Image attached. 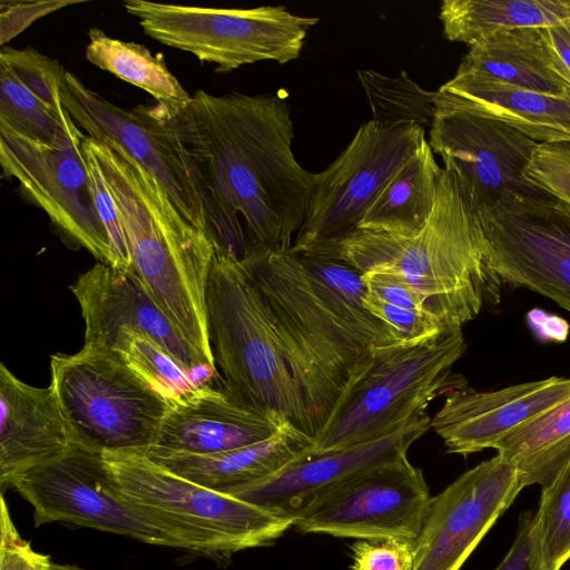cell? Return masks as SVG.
<instances>
[{"label":"cell","mask_w":570,"mask_h":570,"mask_svg":"<svg viewBox=\"0 0 570 570\" xmlns=\"http://www.w3.org/2000/svg\"><path fill=\"white\" fill-rule=\"evenodd\" d=\"M151 109L198 193L214 247L242 261L250 244L293 246L315 174L294 157L284 97L198 90L181 108Z\"/></svg>","instance_id":"obj_1"},{"label":"cell","mask_w":570,"mask_h":570,"mask_svg":"<svg viewBox=\"0 0 570 570\" xmlns=\"http://www.w3.org/2000/svg\"><path fill=\"white\" fill-rule=\"evenodd\" d=\"M292 247L250 244L240 263L267 302L314 438L373 351L406 343L393 327L337 296Z\"/></svg>","instance_id":"obj_2"},{"label":"cell","mask_w":570,"mask_h":570,"mask_svg":"<svg viewBox=\"0 0 570 570\" xmlns=\"http://www.w3.org/2000/svg\"><path fill=\"white\" fill-rule=\"evenodd\" d=\"M83 146L95 157L118 208L134 272L181 335L216 367L206 311L213 242L120 146L88 136Z\"/></svg>","instance_id":"obj_3"},{"label":"cell","mask_w":570,"mask_h":570,"mask_svg":"<svg viewBox=\"0 0 570 570\" xmlns=\"http://www.w3.org/2000/svg\"><path fill=\"white\" fill-rule=\"evenodd\" d=\"M322 257L365 274H393L411 285L448 331L462 330L498 282L485 266L473 209L454 173L442 169L434 208L416 234L401 236L356 229Z\"/></svg>","instance_id":"obj_4"},{"label":"cell","mask_w":570,"mask_h":570,"mask_svg":"<svg viewBox=\"0 0 570 570\" xmlns=\"http://www.w3.org/2000/svg\"><path fill=\"white\" fill-rule=\"evenodd\" d=\"M206 311L223 390L240 405L281 416L311 435L304 399L265 297L240 261L216 247Z\"/></svg>","instance_id":"obj_5"},{"label":"cell","mask_w":570,"mask_h":570,"mask_svg":"<svg viewBox=\"0 0 570 570\" xmlns=\"http://www.w3.org/2000/svg\"><path fill=\"white\" fill-rule=\"evenodd\" d=\"M465 350L462 330L416 344L376 347L348 380L311 451L380 439L425 414L435 397L463 386L452 367Z\"/></svg>","instance_id":"obj_6"},{"label":"cell","mask_w":570,"mask_h":570,"mask_svg":"<svg viewBox=\"0 0 570 570\" xmlns=\"http://www.w3.org/2000/svg\"><path fill=\"white\" fill-rule=\"evenodd\" d=\"M102 454L124 499L169 534L179 549L223 559L271 544L295 523L180 478L146 454Z\"/></svg>","instance_id":"obj_7"},{"label":"cell","mask_w":570,"mask_h":570,"mask_svg":"<svg viewBox=\"0 0 570 570\" xmlns=\"http://www.w3.org/2000/svg\"><path fill=\"white\" fill-rule=\"evenodd\" d=\"M50 372L72 443L100 453L148 451L169 404L114 351L58 353Z\"/></svg>","instance_id":"obj_8"},{"label":"cell","mask_w":570,"mask_h":570,"mask_svg":"<svg viewBox=\"0 0 570 570\" xmlns=\"http://www.w3.org/2000/svg\"><path fill=\"white\" fill-rule=\"evenodd\" d=\"M124 7L148 37L215 63L217 72L264 60H295L307 31L318 22L284 6L224 9L129 0Z\"/></svg>","instance_id":"obj_9"},{"label":"cell","mask_w":570,"mask_h":570,"mask_svg":"<svg viewBox=\"0 0 570 570\" xmlns=\"http://www.w3.org/2000/svg\"><path fill=\"white\" fill-rule=\"evenodd\" d=\"M425 139L423 127L363 124L338 157L315 174L307 215L292 249L324 256L355 232L382 189Z\"/></svg>","instance_id":"obj_10"},{"label":"cell","mask_w":570,"mask_h":570,"mask_svg":"<svg viewBox=\"0 0 570 570\" xmlns=\"http://www.w3.org/2000/svg\"><path fill=\"white\" fill-rule=\"evenodd\" d=\"M473 213L493 278L570 312V205L556 197L509 196Z\"/></svg>","instance_id":"obj_11"},{"label":"cell","mask_w":570,"mask_h":570,"mask_svg":"<svg viewBox=\"0 0 570 570\" xmlns=\"http://www.w3.org/2000/svg\"><path fill=\"white\" fill-rule=\"evenodd\" d=\"M85 138L70 115L52 145L0 124V163L3 175L16 178L68 238L99 262L112 265L109 237L96 208L82 150Z\"/></svg>","instance_id":"obj_12"},{"label":"cell","mask_w":570,"mask_h":570,"mask_svg":"<svg viewBox=\"0 0 570 570\" xmlns=\"http://www.w3.org/2000/svg\"><path fill=\"white\" fill-rule=\"evenodd\" d=\"M11 488L33 507L36 527L63 521L149 544L179 548L124 499L104 454L77 443L16 476Z\"/></svg>","instance_id":"obj_13"},{"label":"cell","mask_w":570,"mask_h":570,"mask_svg":"<svg viewBox=\"0 0 570 570\" xmlns=\"http://www.w3.org/2000/svg\"><path fill=\"white\" fill-rule=\"evenodd\" d=\"M421 469L407 453L371 466L307 505L297 530L341 538L415 539L431 501Z\"/></svg>","instance_id":"obj_14"},{"label":"cell","mask_w":570,"mask_h":570,"mask_svg":"<svg viewBox=\"0 0 570 570\" xmlns=\"http://www.w3.org/2000/svg\"><path fill=\"white\" fill-rule=\"evenodd\" d=\"M428 141L456 176L473 212L509 196L552 197L527 176L539 144L504 122L436 109Z\"/></svg>","instance_id":"obj_15"},{"label":"cell","mask_w":570,"mask_h":570,"mask_svg":"<svg viewBox=\"0 0 570 570\" xmlns=\"http://www.w3.org/2000/svg\"><path fill=\"white\" fill-rule=\"evenodd\" d=\"M523 488L499 454L461 474L431 498L415 538L414 570H460Z\"/></svg>","instance_id":"obj_16"},{"label":"cell","mask_w":570,"mask_h":570,"mask_svg":"<svg viewBox=\"0 0 570 570\" xmlns=\"http://www.w3.org/2000/svg\"><path fill=\"white\" fill-rule=\"evenodd\" d=\"M61 100L88 137L120 146L161 184L184 216L208 236L198 193L151 107L122 109L87 88L69 71L61 88Z\"/></svg>","instance_id":"obj_17"},{"label":"cell","mask_w":570,"mask_h":570,"mask_svg":"<svg viewBox=\"0 0 570 570\" xmlns=\"http://www.w3.org/2000/svg\"><path fill=\"white\" fill-rule=\"evenodd\" d=\"M70 289L85 321V345L111 350L119 331L129 328L155 341L190 370L214 367L175 327L134 269L99 262Z\"/></svg>","instance_id":"obj_18"},{"label":"cell","mask_w":570,"mask_h":570,"mask_svg":"<svg viewBox=\"0 0 570 570\" xmlns=\"http://www.w3.org/2000/svg\"><path fill=\"white\" fill-rule=\"evenodd\" d=\"M430 428L431 417L423 414L380 439L324 452L309 449L278 473L232 497L295 520L313 501L353 475L407 453Z\"/></svg>","instance_id":"obj_19"},{"label":"cell","mask_w":570,"mask_h":570,"mask_svg":"<svg viewBox=\"0 0 570 570\" xmlns=\"http://www.w3.org/2000/svg\"><path fill=\"white\" fill-rule=\"evenodd\" d=\"M570 396V379L552 376L478 392L465 385L446 394L431 428L449 453L466 456L494 445L510 431Z\"/></svg>","instance_id":"obj_20"},{"label":"cell","mask_w":570,"mask_h":570,"mask_svg":"<svg viewBox=\"0 0 570 570\" xmlns=\"http://www.w3.org/2000/svg\"><path fill=\"white\" fill-rule=\"evenodd\" d=\"M285 419L247 409L223 389L204 386L169 404L147 456L210 454L275 434Z\"/></svg>","instance_id":"obj_21"},{"label":"cell","mask_w":570,"mask_h":570,"mask_svg":"<svg viewBox=\"0 0 570 570\" xmlns=\"http://www.w3.org/2000/svg\"><path fill=\"white\" fill-rule=\"evenodd\" d=\"M0 484L59 455L72 443L52 385L31 386L0 365Z\"/></svg>","instance_id":"obj_22"},{"label":"cell","mask_w":570,"mask_h":570,"mask_svg":"<svg viewBox=\"0 0 570 570\" xmlns=\"http://www.w3.org/2000/svg\"><path fill=\"white\" fill-rule=\"evenodd\" d=\"M435 106L499 120L538 144H570V92L552 96L455 73L436 91Z\"/></svg>","instance_id":"obj_23"},{"label":"cell","mask_w":570,"mask_h":570,"mask_svg":"<svg viewBox=\"0 0 570 570\" xmlns=\"http://www.w3.org/2000/svg\"><path fill=\"white\" fill-rule=\"evenodd\" d=\"M312 446L313 436L285 422L272 436L242 448L210 454L148 458L180 478L232 495L278 473Z\"/></svg>","instance_id":"obj_24"},{"label":"cell","mask_w":570,"mask_h":570,"mask_svg":"<svg viewBox=\"0 0 570 570\" xmlns=\"http://www.w3.org/2000/svg\"><path fill=\"white\" fill-rule=\"evenodd\" d=\"M456 73H471L552 96L570 92V72L544 28L498 32L471 47Z\"/></svg>","instance_id":"obj_25"},{"label":"cell","mask_w":570,"mask_h":570,"mask_svg":"<svg viewBox=\"0 0 570 570\" xmlns=\"http://www.w3.org/2000/svg\"><path fill=\"white\" fill-rule=\"evenodd\" d=\"M442 169L425 139L382 189L357 229L401 236L419 233L434 208Z\"/></svg>","instance_id":"obj_26"},{"label":"cell","mask_w":570,"mask_h":570,"mask_svg":"<svg viewBox=\"0 0 570 570\" xmlns=\"http://www.w3.org/2000/svg\"><path fill=\"white\" fill-rule=\"evenodd\" d=\"M439 18L448 40L471 47L498 32L568 20L570 0H444Z\"/></svg>","instance_id":"obj_27"},{"label":"cell","mask_w":570,"mask_h":570,"mask_svg":"<svg viewBox=\"0 0 570 570\" xmlns=\"http://www.w3.org/2000/svg\"><path fill=\"white\" fill-rule=\"evenodd\" d=\"M524 487L544 484L570 459V396L510 431L494 448Z\"/></svg>","instance_id":"obj_28"},{"label":"cell","mask_w":570,"mask_h":570,"mask_svg":"<svg viewBox=\"0 0 570 570\" xmlns=\"http://www.w3.org/2000/svg\"><path fill=\"white\" fill-rule=\"evenodd\" d=\"M86 58L98 68L129 82L171 109L187 105L191 96L169 71L161 55L153 56L144 46L115 39L98 28L88 31Z\"/></svg>","instance_id":"obj_29"},{"label":"cell","mask_w":570,"mask_h":570,"mask_svg":"<svg viewBox=\"0 0 570 570\" xmlns=\"http://www.w3.org/2000/svg\"><path fill=\"white\" fill-rule=\"evenodd\" d=\"M168 404L180 401L219 379L217 368L190 370L148 336L121 328L111 348Z\"/></svg>","instance_id":"obj_30"},{"label":"cell","mask_w":570,"mask_h":570,"mask_svg":"<svg viewBox=\"0 0 570 570\" xmlns=\"http://www.w3.org/2000/svg\"><path fill=\"white\" fill-rule=\"evenodd\" d=\"M368 100L372 121L384 128H430L436 114V91L421 88L406 71L387 77L375 70H357Z\"/></svg>","instance_id":"obj_31"},{"label":"cell","mask_w":570,"mask_h":570,"mask_svg":"<svg viewBox=\"0 0 570 570\" xmlns=\"http://www.w3.org/2000/svg\"><path fill=\"white\" fill-rule=\"evenodd\" d=\"M532 533L543 570H560L570 559V459L541 485Z\"/></svg>","instance_id":"obj_32"},{"label":"cell","mask_w":570,"mask_h":570,"mask_svg":"<svg viewBox=\"0 0 570 570\" xmlns=\"http://www.w3.org/2000/svg\"><path fill=\"white\" fill-rule=\"evenodd\" d=\"M68 111L60 116L0 63V124L46 145H52Z\"/></svg>","instance_id":"obj_33"},{"label":"cell","mask_w":570,"mask_h":570,"mask_svg":"<svg viewBox=\"0 0 570 570\" xmlns=\"http://www.w3.org/2000/svg\"><path fill=\"white\" fill-rule=\"evenodd\" d=\"M0 63L6 65L56 114L60 116L66 114L67 110L61 100V88L67 71L56 59L49 58L33 48L2 47Z\"/></svg>","instance_id":"obj_34"},{"label":"cell","mask_w":570,"mask_h":570,"mask_svg":"<svg viewBox=\"0 0 570 570\" xmlns=\"http://www.w3.org/2000/svg\"><path fill=\"white\" fill-rule=\"evenodd\" d=\"M352 550V570H414L415 539H357Z\"/></svg>","instance_id":"obj_35"},{"label":"cell","mask_w":570,"mask_h":570,"mask_svg":"<svg viewBox=\"0 0 570 570\" xmlns=\"http://www.w3.org/2000/svg\"><path fill=\"white\" fill-rule=\"evenodd\" d=\"M527 176L549 195L570 205V144H539Z\"/></svg>","instance_id":"obj_36"},{"label":"cell","mask_w":570,"mask_h":570,"mask_svg":"<svg viewBox=\"0 0 570 570\" xmlns=\"http://www.w3.org/2000/svg\"><path fill=\"white\" fill-rule=\"evenodd\" d=\"M82 150L90 173L96 208L109 237L112 253V266L120 269H132L127 239L114 197L95 157L83 144Z\"/></svg>","instance_id":"obj_37"},{"label":"cell","mask_w":570,"mask_h":570,"mask_svg":"<svg viewBox=\"0 0 570 570\" xmlns=\"http://www.w3.org/2000/svg\"><path fill=\"white\" fill-rule=\"evenodd\" d=\"M307 269L326 284L337 296L352 307L366 311L363 299L367 287L363 273L347 263L311 254H298Z\"/></svg>","instance_id":"obj_38"},{"label":"cell","mask_w":570,"mask_h":570,"mask_svg":"<svg viewBox=\"0 0 570 570\" xmlns=\"http://www.w3.org/2000/svg\"><path fill=\"white\" fill-rule=\"evenodd\" d=\"M49 556L32 550L17 531L3 497H1L0 570H48Z\"/></svg>","instance_id":"obj_39"},{"label":"cell","mask_w":570,"mask_h":570,"mask_svg":"<svg viewBox=\"0 0 570 570\" xmlns=\"http://www.w3.org/2000/svg\"><path fill=\"white\" fill-rule=\"evenodd\" d=\"M72 1H40V2H1V43L27 28L36 19L72 4Z\"/></svg>","instance_id":"obj_40"},{"label":"cell","mask_w":570,"mask_h":570,"mask_svg":"<svg viewBox=\"0 0 570 570\" xmlns=\"http://www.w3.org/2000/svg\"><path fill=\"white\" fill-rule=\"evenodd\" d=\"M532 517L530 511L520 515L515 539L494 570H543L533 539Z\"/></svg>","instance_id":"obj_41"},{"label":"cell","mask_w":570,"mask_h":570,"mask_svg":"<svg viewBox=\"0 0 570 570\" xmlns=\"http://www.w3.org/2000/svg\"><path fill=\"white\" fill-rule=\"evenodd\" d=\"M528 321L533 330L544 340L562 342L568 336V323L556 315H550L534 308L529 312Z\"/></svg>","instance_id":"obj_42"},{"label":"cell","mask_w":570,"mask_h":570,"mask_svg":"<svg viewBox=\"0 0 570 570\" xmlns=\"http://www.w3.org/2000/svg\"><path fill=\"white\" fill-rule=\"evenodd\" d=\"M546 35L570 72V19L544 28Z\"/></svg>","instance_id":"obj_43"},{"label":"cell","mask_w":570,"mask_h":570,"mask_svg":"<svg viewBox=\"0 0 570 570\" xmlns=\"http://www.w3.org/2000/svg\"><path fill=\"white\" fill-rule=\"evenodd\" d=\"M48 570H82L75 566L51 563Z\"/></svg>","instance_id":"obj_44"}]
</instances>
